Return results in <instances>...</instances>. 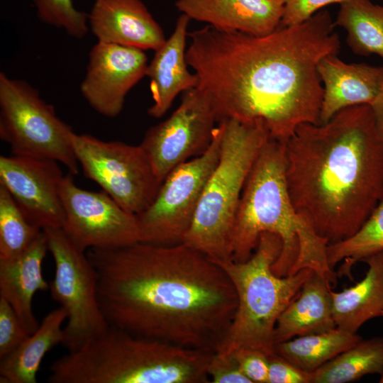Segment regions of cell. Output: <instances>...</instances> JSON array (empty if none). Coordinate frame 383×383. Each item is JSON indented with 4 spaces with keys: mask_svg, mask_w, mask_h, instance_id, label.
Here are the masks:
<instances>
[{
    "mask_svg": "<svg viewBox=\"0 0 383 383\" xmlns=\"http://www.w3.org/2000/svg\"><path fill=\"white\" fill-rule=\"evenodd\" d=\"M328 11L255 36L209 25L188 34L187 61L218 122L262 123L285 142L303 123H320V61L340 48Z\"/></svg>",
    "mask_w": 383,
    "mask_h": 383,
    "instance_id": "cell-1",
    "label": "cell"
},
{
    "mask_svg": "<svg viewBox=\"0 0 383 383\" xmlns=\"http://www.w3.org/2000/svg\"><path fill=\"white\" fill-rule=\"evenodd\" d=\"M99 304L109 326L214 353L234 317L238 298L226 272L181 243L138 242L89 249Z\"/></svg>",
    "mask_w": 383,
    "mask_h": 383,
    "instance_id": "cell-2",
    "label": "cell"
},
{
    "mask_svg": "<svg viewBox=\"0 0 383 383\" xmlns=\"http://www.w3.org/2000/svg\"><path fill=\"white\" fill-rule=\"evenodd\" d=\"M295 209L332 244L353 235L383 197V138L370 105L303 123L284 142Z\"/></svg>",
    "mask_w": 383,
    "mask_h": 383,
    "instance_id": "cell-3",
    "label": "cell"
},
{
    "mask_svg": "<svg viewBox=\"0 0 383 383\" xmlns=\"http://www.w3.org/2000/svg\"><path fill=\"white\" fill-rule=\"evenodd\" d=\"M263 233L277 235L282 242L272 266L279 277L311 269L335 287L337 274L329 266L328 243L295 209L286 182L284 142L270 138L258 154L246 179L232 233V260H248Z\"/></svg>",
    "mask_w": 383,
    "mask_h": 383,
    "instance_id": "cell-4",
    "label": "cell"
},
{
    "mask_svg": "<svg viewBox=\"0 0 383 383\" xmlns=\"http://www.w3.org/2000/svg\"><path fill=\"white\" fill-rule=\"evenodd\" d=\"M213 353L109 327L49 367V383H207Z\"/></svg>",
    "mask_w": 383,
    "mask_h": 383,
    "instance_id": "cell-5",
    "label": "cell"
},
{
    "mask_svg": "<svg viewBox=\"0 0 383 383\" xmlns=\"http://www.w3.org/2000/svg\"><path fill=\"white\" fill-rule=\"evenodd\" d=\"M281 250L282 242L277 235L263 233L248 260H213L230 278L238 298L232 323L217 351L250 348L269 357L274 355L277 319L313 272L306 268L286 277L276 275L272 266Z\"/></svg>",
    "mask_w": 383,
    "mask_h": 383,
    "instance_id": "cell-6",
    "label": "cell"
},
{
    "mask_svg": "<svg viewBox=\"0 0 383 383\" xmlns=\"http://www.w3.org/2000/svg\"><path fill=\"white\" fill-rule=\"evenodd\" d=\"M218 162L201 196L182 243L212 260H232L231 243L241 194L249 172L271 137L260 123L225 119L218 123Z\"/></svg>",
    "mask_w": 383,
    "mask_h": 383,
    "instance_id": "cell-7",
    "label": "cell"
},
{
    "mask_svg": "<svg viewBox=\"0 0 383 383\" xmlns=\"http://www.w3.org/2000/svg\"><path fill=\"white\" fill-rule=\"evenodd\" d=\"M75 134L36 89L0 73V138L12 155L52 160L76 175L79 165L73 148Z\"/></svg>",
    "mask_w": 383,
    "mask_h": 383,
    "instance_id": "cell-8",
    "label": "cell"
},
{
    "mask_svg": "<svg viewBox=\"0 0 383 383\" xmlns=\"http://www.w3.org/2000/svg\"><path fill=\"white\" fill-rule=\"evenodd\" d=\"M43 231L55 263L49 290L52 299L67 313L62 345L68 352L75 351L110 327L99 304L96 272L87 251L79 248L62 228Z\"/></svg>",
    "mask_w": 383,
    "mask_h": 383,
    "instance_id": "cell-9",
    "label": "cell"
},
{
    "mask_svg": "<svg viewBox=\"0 0 383 383\" xmlns=\"http://www.w3.org/2000/svg\"><path fill=\"white\" fill-rule=\"evenodd\" d=\"M73 148L84 176L123 209L138 216L153 201L162 182L140 145L76 133Z\"/></svg>",
    "mask_w": 383,
    "mask_h": 383,
    "instance_id": "cell-10",
    "label": "cell"
},
{
    "mask_svg": "<svg viewBox=\"0 0 383 383\" xmlns=\"http://www.w3.org/2000/svg\"><path fill=\"white\" fill-rule=\"evenodd\" d=\"M220 150L218 123L208 149L173 169L162 181L151 204L137 216L141 242L162 245L182 242L205 185L218 162Z\"/></svg>",
    "mask_w": 383,
    "mask_h": 383,
    "instance_id": "cell-11",
    "label": "cell"
},
{
    "mask_svg": "<svg viewBox=\"0 0 383 383\" xmlns=\"http://www.w3.org/2000/svg\"><path fill=\"white\" fill-rule=\"evenodd\" d=\"M216 123L211 99L196 87L184 93L180 104L167 118L145 132L140 145L160 182L176 167L208 149Z\"/></svg>",
    "mask_w": 383,
    "mask_h": 383,
    "instance_id": "cell-12",
    "label": "cell"
},
{
    "mask_svg": "<svg viewBox=\"0 0 383 383\" xmlns=\"http://www.w3.org/2000/svg\"><path fill=\"white\" fill-rule=\"evenodd\" d=\"M73 175H65L61 198L62 229L82 250L114 249L141 242L138 216L118 204L103 190L79 187Z\"/></svg>",
    "mask_w": 383,
    "mask_h": 383,
    "instance_id": "cell-13",
    "label": "cell"
},
{
    "mask_svg": "<svg viewBox=\"0 0 383 383\" xmlns=\"http://www.w3.org/2000/svg\"><path fill=\"white\" fill-rule=\"evenodd\" d=\"M64 177L60 163L52 160L0 156V185L8 190L26 218L41 230L64 226Z\"/></svg>",
    "mask_w": 383,
    "mask_h": 383,
    "instance_id": "cell-14",
    "label": "cell"
},
{
    "mask_svg": "<svg viewBox=\"0 0 383 383\" xmlns=\"http://www.w3.org/2000/svg\"><path fill=\"white\" fill-rule=\"evenodd\" d=\"M148 66L144 50L98 41L89 54L81 94L98 113L116 117L128 93L146 76Z\"/></svg>",
    "mask_w": 383,
    "mask_h": 383,
    "instance_id": "cell-15",
    "label": "cell"
},
{
    "mask_svg": "<svg viewBox=\"0 0 383 383\" xmlns=\"http://www.w3.org/2000/svg\"><path fill=\"white\" fill-rule=\"evenodd\" d=\"M88 22L99 42L155 51L166 40L141 0H94Z\"/></svg>",
    "mask_w": 383,
    "mask_h": 383,
    "instance_id": "cell-16",
    "label": "cell"
},
{
    "mask_svg": "<svg viewBox=\"0 0 383 383\" xmlns=\"http://www.w3.org/2000/svg\"><path fill=\"white\" fill-rule=\"evenodd\" d=\"M175 6L216 29L255 36L274 31L284 14L282 0H177Z\"/></svg>",
    "mask_w": 383,
    "mask_h": 383,
    "instance_id": "cell-17",
    "label": "cell"
},
{
    "mask_svg": "<svg viewBox=\"0 0 383 383\" xmlns=\"http://www.w3.org/2000/svg\"><path fill=\"white\" fill-rule=\"evenodd\" d=\"M317 70L323 84L320 123H326L344 109L371 105L383 82V66L346 63L337 55L323 57Z\"/></svg>",
    "mask_w": 383,
    "mask_h": 383,
    "instance_id": "cell-18",
    "label": "cell"
},
{
    "mask_svg": "<svg viewBox=\"0 0 383 383\" xmlns=\"http://www.w3.org/2000/svg\"><path fill=\"white\" fill-rule=\"evenodd\" d=\"M190 20L187 15H180L172 33L155 51L148 64L146 77L149 79L153 104L148 112L151 117H162L179 94L198 86V78L194 72H189L187 61V29Z\"/></svg>",
    "mask_w": 383,
    "mask_h": 383,
    "instance_id": "cell-19",
    "label": "cell"
},
{
    "mask_svg": "<svg viewBox=\"0 0 383 383\" xmlns=\"http://www.w3.org/2000/svg\"><path fill=\"white\" fill-rule=\"evenodd\" d=\"M48 251L43 231L20 255L0 260V297L12 307L29 335L38 323L33 310V299L38 291L49 289L42 272V264Z\"/></svg>",
    "mask_w": 383,
    "mask_h": 383,
    "instance_id": "cell-20",
    "label": "cell"
},
{
    "mask_svg": "<svg viewBox=\"0 0 383 383\" xmlns=\"http://www.w3.org/2000/svg\"><path fill=\"white\" fill-rule=\"evenodd\" d=\"M331 290L328 283L313 271L299 295L278 318L274 333V345L296 336L335 328Z\"/></svg>",
    "mask_w": 383,
    "mask_h": 383,
    "instance_id": "cell-21",
    "label": "cell"
},
{
    "mask_svg": "<svg viewBox=\"0 0 383 383\" xmlns=\"http://www.w3.org/2000/svg\"><path fill=\"white\" fill-rule=\"evenodd\" d=\"M363 262L368 265L363 279L340 292L331 290L336 328L353 333L367 321L382 316L383 309V251Z\"/></svg>",
    "mask_w": 383,
    "mask_h": 383,
    "instance_id": "cell-22",
    "label": "cell"
},
{
    "mask_svg": "<svg viewBox=\"0 0 383 383\" xmlns=\"http://www.w3.org/2000/svg\"><path fill=\"white\" fill-rule=\"evenodd\" d=\"M65 311L59 307L43 319L36 331L29 335L12 353L0 359L1 383H36L37 374L45 354L62 344V325Z\"/></svg>",
    "mask_w": 383,
    "mask_h": 383,
    "instance_id": "cell-23",
    "label": "cell"
},
{
    "mask_svg": "<svg viewBox=\"0 0 383 383\" xmlns=\"http://www.w3.org/2000/svg\"><path fill=\"white\" fill-rule=\"evenodd\" d=\"M360 340L357 333L335 328L277 343L274 354L312 373Z\"/></svg>",
    "mask_w": 383,
    "mask_h": 383,
    "instance_id": "cell-24",
    "label": "cell"
},
{
    "mask_svg": "<svg viewBox=\"0 0 383 383\" xmlns=\"http://www.w3.org/2000/svg\"><path fill=\"white\" fill-rule=\"evenodd\" d=\"M340 4L335 25L346 30L352 51L383 59V5L370 0H345Z\"/></svg>",
    "mask_w": 383,
    "mask_h": 383,
    "instance_id": "cell-25",
    "label": "cell"
},
{
    "mask_svg": "<svg viewBox=\"0 0 383 383\" xmlns=\"http://www.w3.org/2000/svg\"><path fill=\"white\" fill-rule=\"evenodd\" d=\"M383 374V337L360 340L312 372L311 383H347Z\"/></svg>",
    "mask_w": 383,
    "mask_h": 383,
    "instance_id": "cell-26",
    "label": "cell"
},
{
    "mask_svg": "<svg viewBox=\"0 0 383 383\" xmlns=\"http://www.w3.org/2000/svg\"><path fill=\"white\" fill-rule=\"evenodd\" d=\"M383 251V197L362 226L351 236L327 247L329 266L341 261L338 276H350L355 263Z\"/></svg>",
    "mask_w": 383,
    "mask_h": 383,
    "instance_id": "cell-27",
    "label": "cell"
},
{
    "mask_svg": "<svg viewBox=\"0 0 383 383\" xmlns=\"http://www.w3.org/2000/svg\"><path fill=\"white\" fill-rule=\"evenodd\" d=\"M42 231L26 218L8 190L0 185V260L20 255Z\"/></svg>",
    "mask_w": 383,
    "mask_h": 383,
    "instance_id": "cell-28",
    "label": "cell"
},
{
    "mask_svg": "<svg viewBox=\"0 0 383 383\" xmlns=\"http://www.w3.org/2000/svg\"><path fill=\"white\" fill-rule=\"evenodd\" d=\"M41 21L64 29L75 38H82L88 31V14L77 10L72 0H32Z\"/></svg>",
    "mask_w": 383,
    "mask_h": 383,
    "instance_id": "cell-29",
    "label": "cell"
},
{
    "mask_svg": "<svg viewBox=\"0 0 383 383\" xmlns=\"http://www.w3.org/2000/svg\"><path fill=\"white\" fill-rule=\"evenodd\" d=\"M28 335L11 305L0 297V359L12 353Z\"/></svg>",
    "mask_w": 383,
    "mask_h": 383,
    "instance_id": "cell-30",
    "label": "cell"
},
{
    "mask_svg": "<svg viewBox=\"0 0 383 383\" xmlns=\"http://www.w3.org/2000/svg\"><path fill=\"white\" fill-rule=\"evenodd\" d=\"M208 374L213 383H252L241 372L238 362L231 352L213 353Z\"/></svg>",
    "mask_w": 383,
    "mask_h": 383,
    "instance_id": "cell-31",
    "label": "cell"
},
{
    "mask_svg": "<svg viewBox=\"0 0 383 383\" xmlns=\"http://www.w3.org/2000/svg\"><path fill=\"white\" fill-rule=\"evenodd\" d=\"M231 352L238 362L241 372L252 383L268 382V355L250 348H238Z\"/></svg>",
    "mask_w": 383,
    "mask_h": 383,
    "instance_id": "cell-32",
    "label": "cell"
},
{
    "mask_svg": "<svg viewBox=\"0 0 383 383\" xmlns=\"http://www.w3.org/2000/svg\"><path fill=\"white\" fill-rule=\"evenodd\" d=\"M284 14L280 26H289L300 23L323 7L331 4H341L345 0H282Z\"/></svg>",
    "mask_w": 383,
    "mask_h": 383,
    "instance_id": "cell-33",
    "label": "cell"
},
{
    "mask_svg": "<svg viewBox=\"0 0 383 383\" xmlns=\"http://www.w3.org/2000/svg\"><path fill=\"white\" fill-rule=\"evenodd\" d=\"M312 373L304 371L276 354L269 357L267 383H311Z\"/></svg>",
    "mask_w": 383,
    "mask_h": 383,
    "instance_id": "cell-34",
    "label": "cell"
},
{
    "mask_svg": "<svg viewBox=\"0 0 383 383\" xmlns=\"http://www.w3.org/2000/svg\"><path fill=\"white\" fill-rule=\"evenodd\" d=\"M377 130L383 138V82L380 90L371 105Z\"/></svg>",
    "mask_w": 383,
    "mask_h": 383,
    "instance_id": "cell-35",
    "label": "cell"
},
{
    "mask_svg": "<svg viewBox=\"0 0 383 383\" xmlns=\"http://www.w3.org/2000/svg\"><path fill=\"white\" fill-rule=\"evenodd\" d=\"M379 382H380V383H383V374H382V377H381V378H380Z\"/></svg>",
    "mask_w": 383,
    "mask_h": 383,
    "instance_id": "cell-36",
    "label": "cell"
},
{
    "mask_svg": "<svg viewBox=\"0 0 383 383\" xmlns=\"http://www.w3.org/2000/svg\"><path fill=\"white\" fill-rule=\"evenodd\" d=\"M382 316H383V309H382Z\"/></svg>",
    "mask_w": 383,
    "mask_h": 383,
    "instance_id": "cell-37",
    "label": "cell"
}]
</instances>
